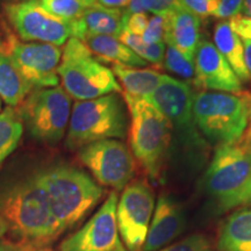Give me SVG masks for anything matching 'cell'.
Segmentation results:
<instances>
[{"mask_svg":"<svg viewBox=\"0 0 251 251\" xmlns=\"http://www.w3.org/2000/svg\"><path fill=\"white\" fill-rule=\"evenodd\" d=\"M165 15H153L149 19V24L143 35L141 36L146 43L155 45V43L164 42L165 35Z\"/></svg>","mask_w":251,"mask_h":251,"instance_id":"33","label":"cell"},{"mask_svg":"<svg viewBox=\"0 0 251 251\" xmlns=\"http://www.w3.org/2000/svg\"><path fill=\"white\" fill-rule=\"evenodd\" d=\"M71 97L62 86L36 89L18 106V114L34 139L54 144L68 129Z\"/></svg>","mask_w":251,"mask_h":251,"instance_id":"7","label":"cell"},{"mask_svg":"<svg viewBox=\"0 0 251 251\" xmlns=\"http://www.w3.org/2000/svg\"><path fill=\"white\" fill-rule=\"evenodd\" d=\"M249 119L251 121V93H249Z\"/></svg>","mask_w":251,"mask_h":251,"instance_id":"42","label":"cell"},{"mask_svg":"<svg viewBox=\"0 0 251 251\" xmlns=\"http://www.w3.org/2000/svg\"><path fill=\"white\" fill-rule=\"evenodd\" d=\"M118 193H109L100 208L76 233L59 246V251H117L124 249L117 224Z\"/></svg>","mask_w":251,"mask_h":251,"instance_id":"14","label":"cell"},{"mask_svg":"<svg viewBox=\"0 0 251 251\" xmlns=\"http://www.w3.org/2000/svg\"><path fill=\"white\" fill-rule=\"evenodd\" d=\"M40 4L48 13L68 23L77 20L86 8L80 0H40Z\"/></svg>","mask_w":251,"mask_h":251,"instance_id":"26","label":"cell"},{"mask_svg":"<svg viewBox=\"0 0 251 251\" xmlns=\"http://www.w3.org/2000/svg\"><path fill=\"white\" fill-rule=\"evenodd\" d=\"M148 13H125L124 12V29L135 36H142L149 24Z\"/></svg>","mask_w":251,"mask_h":251,"instance_id":"34","label":"cell"},{"mask_svg":"<svg viewBox=\"0 0 251 251\" xmlns=\"http://www.w3.org/2000/svg\"><path fill=\"white\" fill-rule=\"evenodd\" d=\"M57 74L63 89L77 101L121 93L120 84L111 69L97 61L85 43L76 37L67 41Z\"/></svg>","mask_w":251,"mask_h":251,"instance_id":"6","label":"cell"},{"mask_svg":"<svg viewBox=\"0 0 251 251\" xmlns=\"http://www.w3.org/2000/svg\"><path fill=\"white\" fill-rule=\"evenodd\" d=\"M244 142L248 143V144H251V121L249 122V125H248V128L246 130V133L243 134L242 139H241Z\"/></svg>","mask_w":251,"mask_h":251,"instance_id":"40","label":"cell"},{"mask_svg":"<svg viewBox=\"0 0 251 251\" xmlns=\"http://www.w3.org/2000/svg\"><path fill=\"white\" fill-rule=\"evenodd\" d=\"M228 23L242 42L244 62L251 78V18L238 14L229 19Z\"/></svg>","mask_w":251,"mask_h":251,"instance_id":"29","label":"cell"},{"mask_svg":"<svg viewBox=\"0 0 251 251\" xmlns=\"http://www.w3.org/2000/svg\"><path fill=\"white\" fill-rule=\"evenodd\" d=\"M146 99L170 121L172 136L176 134L184 147L196 150L205 148L206 142L194 121V92L188 83L164 75L161 84Z\"/></svg>","mask_w":251,"mask_h":251,"instance_id":"9","label":"cell"},{"mask_svg":"<svg viewBox=\"0 0 251 251\" xmlns=\"http://www.w3.org/2000/svg\"><path fill=\"white\" fill-rule=\"evenodd\" d=\"M36 175L62 233L79 224L105 192L89 175L70 165L51 166Z\"/></svg>","mask_w":251,"mask_h":251,"instance_id":"2","label":"cell"},{"mask_svg":"<svg viewBox=\"0 0 251 251\" xmlns=\"http://www.w3.org/2000/svg\"><path fill=\"white\" fill-rule=\"evenodd\" d=\"M33 87L24 79L12 61L4 41L0 40V98L9 107H18Z\"/></svg>","mask_w":251,"mask_h":251,"instance_id":"21","label":"cell"},{"mask_svg":"<svg viewBox=\"0 0 251 251\" xmlns=\"http://www.w3.org/2000/svg\"><path fill=\"white\" fill-rule=\"evenodd\" d=\"M9 231V225L6 220L0 215V238L4 237Z\"/></svg>","mask_w":251,"mask_h":251,"instance_id":"38","label":"cell"},{"mask_svg":"<svg viewBox=\"0 0 251 251\" xmlns=\"http://www.w3.org/2000/svg\"><path fill=\"white\" fill-rule=\"evenodd\" d=\"M213 39H214L213 45L229 63L240 80L244 83L250 81V75L246 67V62H244L242 42H241L240 37L231 29L228 20H224L216 25Z\"/></svg>","mask_w":251,"mask_h":251,"instance_id":"22","label":"cell"},{"mask_svg":"<svg viewBox=\"0 0 251 251\" xmlns=\"http://www.w3.org/2000/svg\"><path fill=\"white\" fill-rule=\"evenodd\" d=\"M118 39L128 48L133 50L139 57L144 59L147 63H151L156 69L164 68V55L166 48L165 42L149 45V43L144 42L140 36H135L125 29H122Z\"/></svg>","mask_w":251,"mask_h":251,"instance_id":"25","label":"cell"},{"mask_svg":"<svg viewBox=\"0 0 251 251\" xmlns=\"http://www.w3.org/2000/svg\"><path fill=\"white\" fill-rule=\"evenodd\" d=\"M164 42L178 50L185 58L194 62L200 42V18L178 7L165 14Z\"/></svg>","mask_w":251,"mask_h":251,"instance_id":"17","label":"cell"},{"mask_svg":"<svg viewBox=\"0 0 251 251\" xmlns=\"http://www.w3.org/2000/svg\"><path fill=\"white\" fill-rule=\"evenodd\" d=\"M130 0H97V4L108 8H121L127 7Z\"/></svg>","mask_w":251,"mask_h":251,"instance_id":"36","label":"cell"},{"mask_svg":"<svg viewBox=\"0 0 251 251\" xmlns=\"http://www.w3.org/2000/svg\"><path fill=\"white\" fill-rule=\"evenodd\" d=\"M93 1H94V2H96V1H97V0H93Z\"/></svg>","mask_w":251,"mask_h":251,"instance_id":"47","label":"cell"},{"mask_svg":"<svg viewBox=\"0 0 251 251\" xmlns=\"http://www.w3.org/2000/svg\"><path fill=\"white\" fill-rule=\"evenodd\" d=\"M194 85L200 90L238 94L242 81L212 42L201 40L194 56Z\"/></svg>","mask_w":251,"mask_h":251,"instance_id":"15","label":"cell"},{"mask_svg":"<svg viewBox=\"0 0 251 251\" xmlns=\"http://www.w3.org/2000/svg\"><path fill=\"white\" fill-rule=\"evenodd\" d=\"M111 70L120 80L125 93L136 98H148L164 76L155 69H136L118 64H113Z\"/></svg>","mask_w":251,"mask_h":251,"instance_id":"23","label":"cell"},{"mask_svg":"<svg viewBox=\"0 0 251 251\" xmlns=\"http://www.w3.org/2000/svg\"><path fill=\"white\" fill-rule=\"evenodd\" d=\"M241 14L251 18V0H243L242 13H241Z\"/></svg>","mask_w":251,"mask_h":251,"instance_id":"39","label":"cell"},{"mask_svg":"<svg viewBox=\"0 0 251 251\" xmlns=\"http://www.w3.org/2000/svg\"><path fill=\"white\" fill-rule=\"evenodd\" d=\"M31 251H54V250H51V249H34Z\"/></svg>","mask_w":251,"mask_h":251,"instance_id":"43","label":"cell"},{"mask_svg":"<svg viewBox=\"0 0 251 251\" xmlns=\"http://www.w3.org/2000/svg\"><path fill=\"white\" fill-rule=\"evenodd\" d=\"M164 68L185 80L194 81V76H196L194 62L188 61L177 49L170 45L166 46L165 48Z\"/></svg>","mask_w":251,"mask_h":251,"instance_id":"27","label":"cell"},{"mask_svg":"<svg viewBox=\"0 0 251 251\" xmlns=\"http://www.w3.org/2000/svg\"><path fill=\"white\" fill-rule=\"evenodd\" d=\"M243 0H219L218 8L213 17L221 20H229L230 18L242 13Z\"/></svg>","mask_w":251,"mask_h":251,"instance_id":"35","label":"cell"},{"mask_svg":"<svg viewBox=\"0 0 251 251\" xmlns=\"http://www.w3.org/2000/svg\"><path fill=\"white\" fill-rule=\"evenodd\" d=\"M5 12L9 23L24 41L59 47L71 37V23L48 13L39 0L7 4Z\"/></svg>","mask_w":251,"mask_h":251,"instance_id":"13","label":"cell"},{"mask_svg":"<svg viewBox=\"0 0 251 251\" xmlns=\"http://www.w3.org/2000/svg\"><path fill=\"white\" fill-rule=\"evenodd\" d=\"M78 158L102 186L121 191L135 175V159L130 149L119 140L90 143L78 150Z\"/></svg>","mask_w":251,"mask_h":251,"instance_id":"10","label":"cell"},{"mask_svg":"<svg viewBox=\"0 0 251 251\" xmlns=\"http://www.w3.org/2000/svg\"><path fill=\"white\" fill-rule=\"evenodd\" d=\"M250 178L251 147L240 140L218 146L203 176L202 186L218 207L236 194Z\"/></svg>","mask_w":251,"mask_h":251,"instance_id":"8","label":"cell"},{"mask_svg":"<svg viewBox=\"0 0 251 251\" xmlns=\"http://www.w3.org/2000/svg\"><path fill=\"white\" fill-rule=\"evenodd\" d=\"M0 215L25 248L43 247L62 234L36 174L0 191Z\"/></svg>","mask_w":251,"mask_h":251,"instance_id":"1","label":"cell"},{"mask_svg":"<svg viewBox=\"0 0 251 251\" xmlns=\"http://www.w3.org/2000/svg\"><path fill=\"white\" fill-rule=\"evenodd\" d=\"M1 107H2V103H1V98H0V112H1Z\"/></svg>","mask_w":251,"mask_h":251,"instance_id":"44","label":"cell"},{"mask_svg":"<svg viewBox=\"0 0 251 251\" xmlns=\"http://www.w3.org/2000/svg\"><path fill=\"white\" fill-rule=\"evenodd\" d=\"M124 100L130 115L131 152L150 179L157 180L170 149L172 140L170 121L148 99L124 93Z\"/></svg>","mask_w":251,"mask_h":251,"instance_id":"3","label":"cell"},{"mask_svg":"<svg viewBox=\"0 0 251 251\" xmlns=\"http://www.w3.org/2000/svg\"><path fill=\"white\" fill-rule=\"evenodd\" d=\"M127 133V106L120 93H111L75 103L65 146L70 150H79L97 141L124 139Z\"/></svg>","mask_w":251,"mask_h":251,"instance_id":"4","label":"cell"},{"mask_svg":"<svg viewBox=\"0 0 251 251\" xmlns=\"http://www.w3.org/2000/svg\"><path fill=\"white\" fill-rule=\"evenodd\" d=\"M81 42L85 43L91 52L101 61L129 68H142L148 64L115 36L91 35Z\"/></svg>","mask_w":251,"mask_h":251,"instance_id":"20","label":"cell"},{"mask_svg":"<svg viewBox=\"0 0 251 251\" xmlns=\"http://www.w3.org/2000/svg\"><path fill=\"white\" fill-rule=\"evenodd\" d=\"M181 8L186 9L198 18L213 17L218 8L219 0H177Z\"/></svg>","mask_w":251,"mask_h":251,"instance_id":"31","label":"cell"},{"mask_svg":"<svg viewBox=\"0 0 251 251\" xmlns=\"http://www.w3.org/2000/svg\"><path fill=\"white\" fill-rule=\"evenodd\" d=\"M20 1H31V0H20Z\"/></svg>","mask_w":251,"mask_h":251,"instance_id":"46","label":"cell"},{"mask_svg":"<svg viewBox=\"0 0 251 251\" xmlns=\"http://www.w3.org/2000/svg\"><path fill=\"white\" fill-rule=\"evenodd\" d=\"M24 134V124L17 109L5 108L0 112V165L17 149Z\"/></svg>","mask_w":251,"mask_h":251,"instance_id":"24","label":"cell"},{"mask_svg":"<svg viewBox=\"0 0 251 251\" xmlns=\"http://www.w3.org/2000/svg\"><path fill=\"white\" fill-rule=\"evenodd\" d=\"M23 244L19 242H12V241L1 240L0 241V251H25Z\"/></svg>","mask_w":251,"mask_h":251,"instance_id":"37","label":"cell"},{"mask_svg":"<svg viewBox=\"0 0 251 251\" xmlns=\"http://www.w3.org/2000/svg\"><path fill=\"white\" fill-rule=\"evenodd\" d=\"M80 1L83 2V4L85 5L86 7H87V6H91V5H93V4H94L93 0H80Z\"/></svg>","mask_w":251,"mask_h":251,"instance_id":"41","label":"cell"},{"mask_svg":"<svg viewBox=\"0 0 251 251\" xmlns=\"http://www.w3.org/2000/svg\"><path fill=\"white\" fill-rule=\"evenodd\" d=\"M249 146H250V147H251V144H249Z\"/></svg>","mask_w":251,"mask_h":251,"instance_id":"48","label":"cell"},{"mask_svg":"<svg viewBox=\"0 0 251 251\" xmlns=\"http://www.w3.org/2000/svg\"><path fill=\"white\" fill-rule=\"evenodd\" d=\"M180 7L177 0H130L125 13H153L165 15Z\"/></svg>","mask_w":251,"mask_h":251,"instance_id":"28","label":"cell"},{"mask_svg":"<svg viewBox=\"0 0 251 251\" xmlns=\"http://www.w3.org/2000/svg\"><path fill=\"white\" fill-rule=\"evenodd\" d=\"M4 43L14 65L33 89L58 86L57 68L62 58L59 47L40 42L23 43L11 34H7Z\"/></svg>","mask_w":251,"mask_h":251,"instance_id":"12","label":"cell"},{"mask_svg":"<svg viewBox=\"0 0 251 251\" xmlns=\"http://www.w3.org/2000/svg\"><path fill=\"white\" fill-rule=\"evenodd\" d=\"M242 207H251V178L236 194L229 198L221 205L215 207V209L218 213H225L234 208H242Z\"/></svg>","mask_w":251,"mask_h":251,"instance_id":"32","label":"cell"},{"mask_svg":"<svg viewBox=\"0 0 251 251\" xmlns=\"http://www.w3.org/2000/svg\"><path fill=\"white\" fill-rule=\"evenodd\" d=\"M157 251H212V243L203 234H192Z\"/></svg>","mask_w":251,"mask_h":251,"instance_id":"30","label":"cell"},{"mask_svg":"<svg viewBox=\"0 0 251 251\" xmlns=\"http://www.w3.org/2000/svg\"><path fill=\"white\" fill-rule=\"evenodd\" d=\"M216 247L219 251H251V207L238 208L226 218Z\"/></svg>","mask_w":251,"mask_h":251,"instance_id":"19","label":"cell"},{"mask_svg":"<svg viewBox=\"0 0 251 251\" xmlns=\"http://www.w3.org/2000/svg\"><path fill=\"white\" fill-rule=\"evenodd\" d=\"M117 251H128V250H126L125 248H124V249H121V250H117Z\"/></svg>","mask_w":251,"mask_h":251,"instance_id":"45","label":"cell"},{"mask_svg":"<svg viewBox=\"0 0 251 251\" xmlns=\"http://www.w3.org/2000/svg\"><path fill=\"white\" fill-rule=\"evenodd\" d=\"M155 205L152 188L144 179L135 180L124 188L118 200L117 224L119 235L128 251L142 249Z\"/></svg>","mask_w":251,"mask_h":251,"instance_id":"11","label":"cell"},{"mask_svg":"<svg viewBox=\"0 0 251 251\" xmlns=\"http://www.w3.org/2000/svg\"><path fill=\"white\" fill-rule=\"evenodd\" d=\"M193 117L198 129L212 143H236L250 121L249 93L201 91L194 94Z\"/></svg>","mask_w":251,"mask_h":251,"instance_id":"5","label":"cell"},{"mask_svg":"<svg viewBox=\"0 0 251 251\" xmlns=\"http://www.w3.org/2000/svg\"><path fill=\"white\" fill-rule=\"evenodd\" d=\"M186 227L183 207L174 197L163 193L157 200L143 251H157L171 244Z\"/></svg>","mask_w":251,"mask_h":251,"instance_id":"16","label":"cell"},{"mask_svg":"<svg viewBox=\"0 0 251 251\" xmlns=\"http://www.w3.org/2000/svg\"><path fill=\"white\" fill-rule=\"evenodd\" d=\"M124 12L94 2L87 6L77 20L71 21V37L83 41L91 35L119 37L124 29Z\"/></svg>","mask_w":251,"mask_h":251,"instance_id":"18","label":"cell"}]
</instances>
